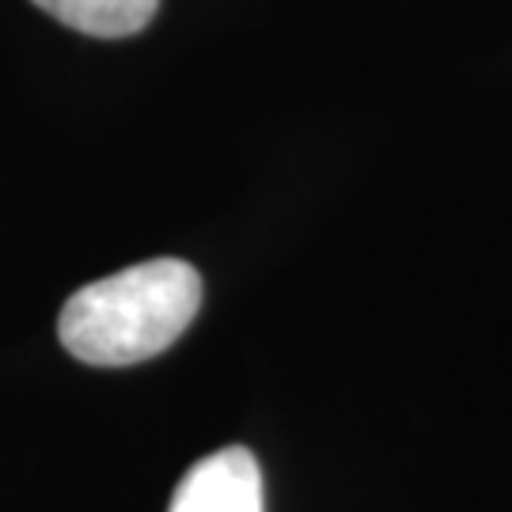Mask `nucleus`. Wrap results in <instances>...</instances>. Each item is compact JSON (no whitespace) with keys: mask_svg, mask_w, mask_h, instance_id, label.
<instances>
[{"mask_svg":"<svg viewBox=\"0 0 512 512\" xmlns=\"http://www.w3.org/2000/svg\"><path fill=\"white\" fill-rule=\"evenodd\" d=\"M202 308V274L183 258H152L76 289L57 319L61 346L95 368L160 357Z\"/></svg>","mask_w":512,"mask_h":512,"instance_id":"nucleus-1","label":"nucleus"},{"mask_svg":"<svg viewBox=\"0 0 512 512\" xmlns=\"http://www.w3.org/2000/svg\"><path fill=\"white\" fill-rule=\"evenodd\" d=\"M167 512H262V471L247 448L198 459L175 486Z\"/></svg>","mask_w":512,"mask_h":512,"instance_id":"nucleus-2","label":"nucleus"},{"mask_svg":"<svg viewBox=\"0 0 512 512\" xmlns=\"http://www.w3.org/2000/svg\"><path fill=\"white\" fill-rule=\"evenodd\" d=\"M46 16L61 19L80 35L92 38H129L145 31L160 0H35Z\"/></svg>","mask_w":512,"mask_h":512,"instance_id":"nucleus-3","label":"nucleus"}]
</instances>
